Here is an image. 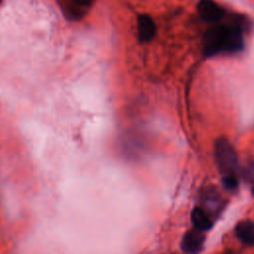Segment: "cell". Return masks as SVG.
<instances>
[{
	"label": "cell",
	"instance_id": "cell-1",
	"mask_svg": "<svg viewBox=\"0 0 254 254\" xmlns=\"http://www.w3.org/2000/svg\"><path fill=\"white\" fill-rule=\"evenodd\" d=\"M202 47L206 58L238 53L243 49L242 32L236 26H214L203 35Z\"/></svg>",
	"mask_w": 254,
	"mask_h": 254
},
{
	"label": "cell",
	"instance_id": "cell-2",
	"mask_svg": "<svg viewBox=\"0 0 254 254\" xmlns=\"http://www.w3.org/2000/svg\"><path fill=\"white\" fill-rule=\"evenodd\" d=\"M214 156L217 167L223 176L236 175L238 158L232 145L225 138H219L214 145Z\"/></svg>",
	"mask_w": 254,
	"mask_h": 254
},
{
	"label": "cell",
	"instance_id": "cell-3",
	"mask_svg": "<svg viewBox=\"0 0 254 254\" xmlns=\"http://www.w3.org/2000/svg\"><path fill=\"white\" fill-rule=\"evenodd\" d=\"M205 237L203 231L192 228L186 232L183 237L181 248L187 254H197L202 250Z\"/></svg>",
	"mask_w": 254,
	"mask_h": 254
},
{
	"label": "cell",
	"instance_id": "cell-4",
	"mask_svg": "<svg viewBox=\"0 0 254 254\" xmlns=\"http://www.w3.org/2000/svg\"><path fill=\"white\" fill-rule=\"evenodd\" d=\"M197 12L204 21L209 23L218 22L224 15V10L213 0H199Z\"/></svg>",
	"mask_w": 254,
	"mask_h": 254
},
{
	"label": "cell",
	"instance_id": "cell-5",
	"mask_svg": "<svg viewBox=\"0 0 254 254\" xmlns=\"http://www.w3.org/2000/svg\"><path fill=\"white\" fill-rule=\"evenodd\" d=\"M156 34V26L153 19L146 15L138 17V38L141 43L150 42Z\"/></svg>",
	"mask_w": 254,
	"mask_h": 254
},
{
	"label": "cell",
	"instance_id": "cell-6",
	"mask_svg": "<svg viewBox=\"0 0 254 254\" xmlns=\"http://www.w3.org/2000/svg\"><path fill=\"white\" fill-rule=\"evenodd\" d=\"M237 238L247 246H254V223L251 220H242L235 226Z\"/></svg>",
	"mask_w": 254,
	"mask_h": 254
},
{
	"label": "cell",
	"instance_id": "cell-7",
	"mask_svg": "<svg viewBox=\"0 0 254 254\" xmlns=\"http://www.w3.org/2000/svg\"><path fill=\"white\" fill-rule=\"evenodd\" d=\"M190 220L193 227L200 231L209 230L212 225L210 217L207 214V212L202 207L199 206H196L192 209L190 214Z\"/></svg>",
	"mask_w": 254,
	"mask_h": 254
},
{
	"label": "cell",
	"instance_id": "cell-8",
	"mask_svg": "<svg viewBox=\"0 0 254 254\" xmlns=\"http://www.w3.org/2000/svg\"><path fill=\"white\" fill-rule=\"evenodd\" d=\"M223 187L228 190H234L238 187V180L236 175H226L222 177Z\"/></svg>",
	"mask_w": 254,
	"mask_h": 254
},
{
	"label": "cell",
	"instance_id": "cell-9",
	"mask_svg": "<svg viewBox=\"0 0 254 254\" xmlns=\"http://www.w3.org/2000/svg\"><path fill=\"white\" fill-rule=\"evenodd\" d=\"M243 179L251 184H254V162L248 163L242 171Z\"/></svg>",
	"mask_w": 254,
	"mask_h": 254
},
{
	"label": "cell",
	"instance_id": "cell-10",
	"mask_svg": "<svg viewBox=\"0 0 254 254\" xmlns=\"http://www.w3.org/2000/svg\"><path fill=\"white\" fill-rule=\"evenodd\" d=\"M93 0H73V2L81 7H87L92 3Z\"/></svg>",
	"mask_w": 254,
	"mask_h": 254
},
{
	"label": "cell",
	"instance_id": "cell-11",
	"mask_svg": "<svg viewBox=\"0 0 254 254\" xmlns=\"http://www.w3.org/2000/svg\"><path fill=\"white\" fill-rule=\"evenodd\" d=\"M252 195H253V196H254V187H253V188H252Z\"/></svg>",
	"mask_w": 254,
	"mask_h": 254
},
{
	"label": "cell",
	"instance_id": "cell-12",
	"mask_svg": "<svg viewBox=\"0 0 254 254\" xmlns=\"http://www.w3.org/2000/svg\"><path fill=\"white\" fill-rule=\"evenodd\" d=\"M224 254H232V253H231V252H225Z\"/></svg>",
	"mask_w": 254,
	"mask_h": 254
},
{
	"label": "cell",
	"instance_id": "cell-13",
	"mask_svg": "<svg viewBox=\"0 0 254 254\" xmlns=\"http://www.w3.org/2000/svg\"><path fill=\"white\" fill-rule=\"evenodd\" d=\"M1 2H2V0H0V3H1Z\"/></svg>",
	"mask_w": 254,
	"mask_h": 254
}]
</instances>
